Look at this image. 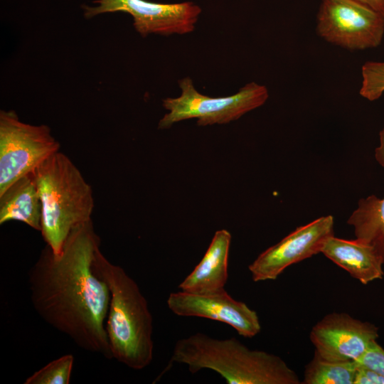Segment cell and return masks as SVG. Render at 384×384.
<instances>
[{
	"label": "cell",
	"mask_w": 384,
	"mask_h": 384,
	"mask_svg": "<svg viewBox=\"0 0 384 384\" xmlns=\"http://www.w3.org/2000/svg\"><path fill=\"white\" fill-rule=\"evenodd\" d=\"M317 34L349 50L377 48L384 36V15L354 0H322Z\"/></svg>",
	"instance_id": "7"
},
{
	"label": "cell",
	"mask_w": 384,
	"mask_h": 384,
	"mask_svg": "<svg viewBox=\"0 0 384 384\" xmlns=\"http://www.w3.org/2000/svg\"><path fill=\"white\" fill-rule=\"evenodd\" d=\"M32 175L42 204V237L59 255L70 232L91 220L95 206L92 187L71 159L60 151Z\"/></svg>",
	"instance_id": "4"
},
{
	"label": "cell",
	"mask_w": 384,
	"mask_h": 384,
	"mask_svg": "<svg viewBox=\"0 0 384 384\" xmlns=\"http://www.w3.org/2000/svg\"><path fill=\"white\" fill-rule=\"evenodd\" d=\"M100 238L92 220L75 228L60 254L47 245L28 273L37 314L78 347L112 359L105 329L110 293L95 272Z\"/></svg>",
	"instance_id": "1"
},
{
	"label": "cell",
	"mask_w": 384,
	"mask_h": 384,
	"mask_svg": "<svg viewBox=\"0 0 384 384\" xmlns=\"http://www.w3.org/2000/svg\"><path fill=\"white\" fill-rule=\"evenodd\" d=\"M361 96L369 101L379 99L384 93V62L367 61L361 68Z\"/></svg>",
	"instance_id": "18"
},
{
	"label": "cell",
	"mask_w": 384,
	"mask_h": 384,
	"mask_svg": "<svg viewBox=\"0 0 384 384\" xmlns=\"http://www.w3.org/2000/svg\"><path fill=\"white\" fill-rule=\"evenodd\" d=\"M169 309L179 316H195L223 322L239 335L255 336L261 324L255 311L245 302L233 299L225 289L208 294L183 291L171 292L166 301Z\"/></svg>",
	"instance_id": "11"
},
{
	"label": "cell",
	"mask_w": 384,
	"mask_h": 384,
	"mask_svg": "<svg viewBox=\"0 0 384 384\" xmlns=\"http://www.w3.org/2000/svg\"><path fill=\"white\" fill-rule=\"evenodd\" d=\"M356 361L384 377V349L376 340L370 344L365 353Z\"/></svg>",
	"instance_id": "19"
},
{
	"label": "cell",
	"mask_w": 384,
	"mask_h": 384,
	"mask_svg": "<svg viewBox=\"0 0 384 384\" xmlns=\"http://www.w3.org/2000/svg\"><path fill=\"white\" fill-rule=\"evenodd\" d=\"M315 352L331 361H357L378 337V328L346 313L326 315L311 329Z\"/></svg>",
	"instance_id": "10"
},
{
	"label": "cell",
	"mask_w": 384,
	"mask_h": 384,
	"mask_svg": "<svg viewBox=\"0 0 384 384\" xmlns=\"http://www.w3.org/2000/svg\"><path fill=\"white\" fill-rule=\"evenodd\" d=\"M230 242V232L217 230L200 262L178 284L180 291L208 294L225 289Z\"/></svg>",
	"instance_id": "12"
},
{
	"label": "cell",
	"mask_w": 384,
	"mask_h": 384,
	"mask_svg": "<svg viewBox=\"0 0 384 384\" xmlns=\"http://www.w3.org/2000/svg\"><path fill=\"white\" fill-rule=\"evenodd\" d=\"M42 204L34 178L23 176L0 194V224L11 220L23 222L41 231Z\"/></svg>",
	"instance_id": "14"
},
{
	"label": "cell",
	"mask_w": 384,
	"mask_h": 384,
	"mask_svg": "<svg viewBox=\"0 0 384 384\" xmlns=\"http://www.w3.org/2000/svg\"><path fill=\"white\" fill-rule=\"evenodd\" d=\"M384 15V0H354Z\"/></svg>",
	"instance_id": "21"
},
{
	"label": "cell",
	"mask_w": 384,
	"mask_h": 384,
	"mask_svg": "<svg viewBox=\"0 0 384 384\" xmlns=\"http://www.w3.org/2000/svg\"><path fill=\"white\" fill-rule=\"evenodd\" d=\"M96 6H85L84 15L90 18L104 13L129 14L134 27L143 37L150 33L164 36L193 31L201 8L192 1L162 4L146 0H97Z\"/></svg>",
	"instance_id": "8"
},
{
	"label": "cell",
	"mask_w": 384,
	"mask_h": 384,
	"mask_svg": "<svg viewBox=\"0 0 384 384\" xmlns=\"http://www.w3.org/2000/svg\"><path fill=\"white\" fill-rule=\"evenodd\" d=\"M375 154L377 161L384 167V139ZM347 223L353 226L357 239L376 250L384 265V197L370 195L361 198Z\"/></svg>",
	"instance_id": "15"
},
{
	"label": "cell",
	"mask_w": 384,
	"mask_h": 384,
	"mask_svg": "<svg viewBox=\"0 0 384 384\" xmlns=\"http://www.w3.org/2000/svg\"><path fill=\"white\" fill-rule=\"evenodd\" d=\"M358 364L356 361H331L314 353L306 366L304 384H353Z\"/></svg>",
	"instance_id": "16"
},
{
	"label": "cell",
	"mask_w": 384,
	"mask_h": 384,
	"mask_svg": "<svg viewBox=\"0 0 384 384\" xmlns=\"http://www.w3.org/2000/svg\"><path fill=\"white\" fill-rule=\"evenodd\" d=\"M73 363L72 354L62 356L28 377L24 384H68Z\"/></svg>",
	"instance_id": "17"
},
{
	"label": "cell",
	"mask_w": 384,
	"mask_h": 384,
	"mask_svg": "<svg viewBox=\"0 0 384 384\" xmlns=\"http://www.w3.org/2000/svg\"><path fill=\"white\" fill-rule=\"evenodd\" d=\"M334 235L331 215L321 216L298 227L248 266L252 280L276 279L289 266L321 252L326 241Z\"/></svg>",
	"instance_id": "9"
},
{
	"label": "cell",
	"mask_w": 384,
	"mask_h": 384,
	"mask_svg": "<svg viewBox=\"0 0 384 384\" xmlns=\"http://www.w3.org/2000/svg\"><path fill=\"white\" fill-rule=\"evenodd\" d=\"M179 97L163 100V107L169 112L160 119L159 129H169L176 122L193 118L197 119L199 126L227 124L262 106L269 97L267 88L255 82L246 84L231 96L220 97L200 93L188 77L179 81Z\"/></svg>",
	"instance_id": "5"
},
{
	"label": "cell",
	"mask_w": 384,
	"mask_h": 384,
	"mask_svg": "<svg viewBox=\"0 0 384 384\" xmlns=\"http://www.w3.org/2000/svg\"><path fill=\"white\" fill-rule=\"evenodd\" d=\"M185 364L191 373L203 369L228 384H300L297 374L274 354L251 350L235 338L217 339L196 333L178 340L169 365Z\"/></svg>",
	"instance_id": "3"
},
{
	"label": "cell",
	"mask_w": 384,
	"mask_h": 384,
	"mask_svg": "<svg viewBox=\"0 0 384 384\" xmlns=\"http://www.w3.org/2000/svg\"><path fill=\"white\" fill-rule=\"evenodd\" d=\"M93 267L109 287L110 300L105 329L112 358L134 370H142L154 355L153 318L137 282L110 262L100 248Z\"/></svg>",
	"instance_id": "2"
},
{
	"label": "cell",
	"mask_w": 384,
	"mask_h": 384,
	"mask_svg": "<svg viewBox=\"0 0 384 384\" xmlns=\"http://www.w3.org/2000/svg\"><path fill=\"white\" fill-rule=\"evenodd\" d=\"M321 252L363 284L383 277L381 257L372 246L357 238L346 240L334 235Z\"/></svg>",
	"instance_id": "13"
},
{
	"label": "cell",
	"mask_w": 384,
	"mask_h": 384,
	"mask_svg": "<svg viewBox=\"0 0 384 384\" xmlns=\"http://www.w3.org/2000/svg\"><path fill=\"white\" fill-rule=\"evenodd\" d=\"M357 364L353 384H384L383 376L363 365Z\"/></svg>",
	"instance_id": "20"
},
{
	"label": "cell",
	"mask_w": 384,
	"mask_h": 384,
	"mask_svg": "<svg viewBox=\"0 0 384 384\" xmlns=\"http://www.w3.org/2000/svg\"><path fill=\"white\" fill-rule=\"evenodd\" d=\"M60 148L47 125L24 123L14 111L1 110L0 194L16 180L33 174Z\"/></svg>",
	"instance_id": "6"
}]
</instances>
